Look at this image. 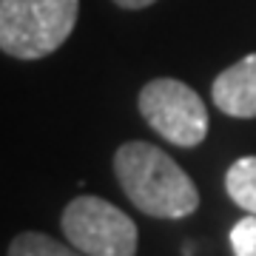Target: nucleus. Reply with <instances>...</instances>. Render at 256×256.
I'll return each instance as SVG.
<instances>
[{"label": "nucleus", "mask_w": 256, "mask_h": 256, "mask_svg": "<svg viewBox=\"0 0 256 256\" xmlns=\"http://www.w3.org/2000/svg\"><path fill=\"white\" fill-rule=\"evenodd\" d=\"M114 174L126 196L156 220H182L200 208V191L182 168L151 142H126L114 154Z\"/></svg>", "instance_id": "1"}, {"label": "nucleus", "mask_w": 256, "mask_h": 256, "mask_svg": "<svg viewBox=\"0 0 256 256\" xmlns=\"http://www.w3.org/2000/svg\"><path fill=\"white\" fill-rule=\"evenodd\" d=\"M80 0H0V48L18 60H40L63 46Z\"/></svg>", "instance_id": "2"}, {"label": "nucleus", "mask_w": 256, "mask_h": 256, "mask_svg": "<svg viewBox=\"0 0 256 256\" xmlns=\"http://www.w3.org/2000/svg\"><path fill=\"white\" fill-rule=\"evenodd\" d=\"M63 234L86 256H134L137 225L100 196H77L63 210Z\"/></svg>", "instance_id": "3"}, {"label": "nucleus", "mask_w": 256, "mask_h": 256, "mask_svg": "<svg viewBox=\"0 0 256 256\" xmlns=\"http://www.w3.org/2000/svg\"><path fill=\"white\" fill-rule=\"evenodd\" d=\"M140 114L160 137L180 148L200 146L208 134V111L182 80L160 77L140 92Z\"/></svg>", "instance_id": "4"}, {"label": "nucleus", "mask_w": 256, "mask_h": 256, "mask_svg": "<svg viewBox=\"0 0 256 256\" xmlns=\"http://www.w3.org/2000/svg\"><path fill=\"white\" fill-rule=\"evenodd\" d=\"M214 102L228 117H256V54H248L214 80Z\"/></svg>", "instance_id": "5"}, {"label": "nucleus", "mask_w": 256, "mask_h": 256, "mask_svg": "<svg viewBox=\"0 0 256 256\" xmlns=\"http://www.w3.org/2000/svg\"><path fill=\"white\" fill-rule=\"evenodd\" d=\"M225 191L239 208L256 214V156H242L225 174Z\"/></svg>", "instance_id": "6"}, {"label": "nucleus", "mask_w": 256, "mask_h": 256, "mask_svg": "<svg viewBox=\"0 0 256 256\" xmlns=\"http://www.w3.org/2000/svg\"><path fill=\"white\" fill-rule=\"evenodd\" d=\"M9 256H86V254H80L74 245L66 248L63 242H57L46 234L28 230V234H20V236L12 239Z\"/></svg>", "instance_id": "7"}, {"label": "nucleus", "mask_w": 256, "mask_h": 256, "mask_svg": "<svg viewBox=\"0 0 256 256\" xmlns=\"http://www.w3.org/2000/svg\"><path fill=\"white\" fill-rule=\"evenodd\" d=\"M230 248L236 256H256V214L239 220L230 228Z\"/></svg>", "instance_id": "8"}, {"label": "nucleus", "mask_w": 256, "mask_h": 256, "mask_svg": "<svg viewBox=\"0 0 256 256\" xmlns=\"http://www.w3.org/2000/svg\"><path fill=\"white\" fill-rule=\"evenodd\" d=\"M114 3L122 6V9H146V6H151L156 0H114Z\"/></svg>", "instance_id": "9"}]
</instances>
